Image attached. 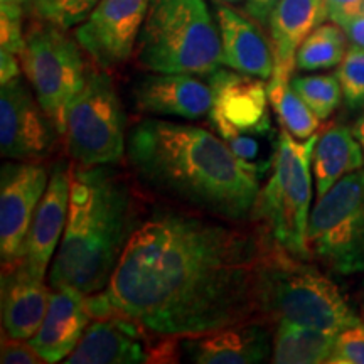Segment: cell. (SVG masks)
<instances>
[{
    "label": "cell",
    "mask_w": 364,
    "mask_h": 364,
    "mask_svg": "<svg viewBox=\"0 0 364 364\" xmlns=\"http://www.w3.org/2000/svg\"><path fill=\"white\" fill-rule=\"evenodd\" d=\"M19 56H16V54L9 53V51H4V49H0V81L4 83H7V81H11L14 78H17V76H21V63Z\"/></svg>",
    "instance_id": "34"
},
{
    "label": "cell",
    "mask_w": 364,
    "mask_h": 364,
    "mask_svg": "<svg viewBox=\"0 0 364 364\" xmlns=\"http://www.w3.org/2000/svg\"><path fill=\"white\" fill-rule=\"evenodd\" d=\"M265 236H262L258 268L260 314L268 318L289 321L314 329L339 334L361 322L339 287L316 267L295 260Z\"/></svg>",
    "instance_id": "4"
},
{
    "label": "cell",
    "mask_w": 364,
    "mask_h": 364,
    "mask_svg": "<svg viewBox=\"0 0 364 364\" xmlns=\"http://www.w3.org/2000/svg\"><path fill=\"white\" fill-rule=\"evenodd\" d=\"M364 152L354 130L332 125L317 139L312 154V172L317 198L324 196L336 182L354 171L363 169Z\"/></svg>",
    "instance_id": "22"
},
{
    "label": "cell",
    "mask_w": 364,
    "mask_h": 364,
    "mask_svg": "<svg viewBox=\"0 0 364 364\" xmlns=\"http://www.w3.org/2000/svg\"><path fill=\"white\" fill-rule=\"evenodd\" d=\"M135 51L152 73L209 76L223 65L220 26L204 0H150Z\"/></svg>",
    "instance_id": "5"
},
{
    "label": "cell",
    "mask_w": 364,
    "mask_h": 364,
    "mask_svg": "<svg viewBox=\"0 0 364 364\" xmlns=\"http://www.w3.org/2000/svg\"><path fill=\"white\" fill-rule=\"evenodd\" d=\"M262 238L164 208L139 228L103 290L113 311L164 338H193L260 314Z\"/></svg>",
    "instance_id": "1"
},
{
    "label": "cell",
    "mask_w": 364,
    "mask_h": 364,
    "mask_svg": "<svg viewBox=\"0 0 364 364\" xmlns=\"http://www.w3.org/2000/svg\"><path fill=\"white\" fill-rule=\"evenodd\" d=\"M33 91L21 76L0 90V152L11 161L48 157L59 135Z\"/></svg>",
    "instance_id": "11"
},
{
    "label": "cell",
    "mask_w": 364,
    "mask_h": 364,
    "mask_svg": "<svg viewBox=\"0 0 364 364\" xmlns=\"http://www.w3.org/2000/svg\"><path fill=\"white\" fill-rule=\"evenodd\" d=\"M91 318L88 295L73 287L53 289L43 324L29 343L44 363L65 361L83 338Z\"/></svg>",
    "instance_id": "18"
},
{
    "label": "cell",
    "mask_w": 364,
    "mask_h": 364,
    "mask_svg": "<svg viewBox=\"0 0 364 364\" xmlns=\"http://www.w3.org/2000/svg\"><path fill=\"white\" fill-rule=\"evenodd\" d=\"M2 364H39L44 359L33 348L29 341L22 339H2V354H0Z\"/></svg>",
    "instance_id": "30"
},
{
    "label": "cell",
    "mask_w": 364,
    "mask_h": 364,
    "mask_svg": "<svg viewBox=\"0 0 364 364\" xmlns=\"http://www.w3.org/2000/svg\"><path fill=\"white\" fill-rule=\"evenodd\" d=\"M326 7L329 21L341 26L354 17L363 16L364 0H326Z\"/></svg>",
    "instance_id": "32"
},
{
    "label": "cell",
    "mask_w": 364,
    "mask_h": 364,
    "mask_svg": "<svg viewBox=\"0 0 364 364\" xmlns=\"http://www.w3.org/2000/svg\"><path fill=\"white\" fill-rule=\"evenodd\" d=\"M49 174L36 161H12L0 176V255L2 263L24 258L34 213L48 188Z\"/></svg>",
    "instance_id": "13"
},
{
    "label": "cell",
    "mask_w": 364,
    "mask_h": 364,
    "mask_svg": "<svg viewBox=\"0 0 364 364\" xmlns=\"http://www.w3.org/2000/svg\"><path fill=\"white\" fill-rule=\"evenodd\" d=\"M309 248L339 275L364 272V169L336 182L312 208Z\"/></svg>",
    "instance_id": "8"
},
{
    "label": "cell",
    "mask_w": 364,
    "mask_h": 364,
    "mask_svg": "<svg viewBox=\"0 0 364 364\" xmlns=\"http://www.w3.org/2000/svg\"><path fill=\"white\" fill-rule=\"evenodd\" d=\"M216 21L221 34L223 65L243 75L270 80L275 70V56L272 43H268L257 24L225 6H218Z\"/></svg>",
    "instance_id": "21"
},
{
    "label": "cell",
    "mask_w": 364,
    "mask_h": 364,
    "mask_svg": "<svg viewBox=\"0 0 364 364\" xmlns=\"http://www.w3.org/2000/svg\"><path fill=\"white\" fill-rule=\"evenodd\" d=\"M66 29L41 21L31 26L21 53V65L36 98L51 118L59 135L66 134L68 108L86 83V71L78 41Z\"/></svg>",
    "instance_id": "7"
},
{
    "label": "cell",
    "mask_w": 364,
    "mask_h": 364,
    "mask_svg": "<svg viewBox=\"0 0 364 364\" xmlns=\"http://www.w3.org/2000/svg\"><path fill=\"white\" fill-rule=\"evenodd\" d=\"M363 314H364V295H363Z\"/></svg>",
    "instance_id": "39"
},
{
    "label": "cell",
    "mask_w": 364,
    "mask_h": 364,
    "mask_svg": "<svg viewBox=\"0 0 364 364\" xmlns=\"http://www.w3.org/2000/svg\"><path fill=\"white\" fill-rule=\"evenodd\" d=\"M268 100L272 108L279 115V120L284 129L292 134L295 139L307 140L318 129V118L309 105L299 97L292 88L290 81L268 80L267 85Z\"/></svg>",
    "instance_id": "25"
},
{
    "label": "cell",
    "mask_w": 364,
    "mask_h": 364,
    "mask_svg": "<svg viewBox=\"0 0 364 364\" xmlns=\"http://www.w3.org/2000/svg\"><path fill=\"white\" fill-rule=\"evenodd\" d=\"M318 136L297 142L292 134L280 130L272 161V174L258 191L252 220L265 236L294 257L311 255L307 240L312 201V154Z\"/></svg>",
    "instance_id": "6"
},
{
    "label": "cell",
    "mask_w": 364,
    "mask_h": 364,
    "mask_svg": "<svg viewBox=\"0 0 364 364\" xmlns=\"http://www.w3.org/2000/svg\"><path fill=\"white\" fill-rule=\"evenodd\" d=\"M127 157L149 188L216 218L245 220L272 164H247L199 127L145 118L127 134Z\"/></svg>",
    "instance_id": "2"
},
{
    "label": "cell",
    "mask_w": 364,
    "mask_h": 364,
    "mask_svg": "<svg viewBox=\"0 0 364 364\" xmlns=\"http://www.w3.org/2000/svg\"><path fill=\"white\" fill-rule=\"evenodd\" d=\"M66 147L78 166H113L127 156V122L115 86L90 71L66 117Z\"/></svg>",
    "instance_id": "9"
},
{
    "label": "cell",
    "mask_w": 364,
    "mask_h": 364,
    "mask_svg": "<svg viewBox=\"0 0 364 364\" xmlns=\"http://www.w3.org/2000/svg\"><path fill=\"white\" fill-rule=\"evenodd\" d=\"M280 0H247L245 12L260 26H268L273 9L277 7Z\"/></svg>",
    "instance_id": "33"
},
{
    "label": "cell",
    "mask_w": 364,
    "mask_h": 364,
    "mask_svg": "<svg viewBox=\"0 0 364 364\" xmlns=\"http://www.w3.org/2000/svg\"><path fill=\"white\" fill-rule=\"evenodd\" d=\"M24 44L26 34L22 33V17L0 14V48L21 56Z\"/></svg>",
    "instance_id": "31"
},
{
    "label": "cell",
    "mask_w": 364,
    "mask_h": 364,
    "mask_svg": "<svg viewBox=\"0 0 364 364\" xmlns=\"http://www.w3.org/2000/svg\"><path fill=\"white\" fill-rule=\"evenodd\" d=\"M327 17L326 0H280L273 9L268 29L275 56L273 81H290L299 46Z\"/></svg>",
    "instance_id": "20"
},
{
    "label": "cell",
    "mask_w": 364,
    "mask_h": 364,
    "mask_svg": "<svg viewBox=\"0 0 364 364\" xmlns=\"http://www.w3.org/2000/svg\"><path fill=\"white\" fill-rule=\"evenodd\" d=\"M33 0H0V14H7V16L22 17L24 9L29 6Z\"/></svg>",
    "instance_id": "36"
},
{
    "label": "cell",
    "mask_w": 364,
    "mask_h": 364,
    "mask_svg": "<svg viewBox=\"0 0 364 364\" xmlns=\"http://www.w3.org/2000/svg\"><path fill=\"white\" fill-rule=\"evenodd\" d=\"M70 196L71 169H68L65 162H59L49 174L48 188L34 213L22 258L31 273L43 280L48 268H51L54 255L65 235L70 213Z\"/></svg>",
    "instance_id": "14"
},
{
    "label": "cell",
    "mask_w": 364,
    "mask_h": 364,
    "mask_svg": "<svg viewBox=\"0 0 364 364\" xmlns=\"http://www.w3.org/2000/svg\"><path fill=\"white\" fill-rule=\"evenodd\" d=\"M144 327L130 317L113 312L95 318L83 338L63 363L68 364H140L152 361Z\"/></svg>",
    "instance_id": "17"
},
{
    "label": "cell",
    "mask_w": 364,
    "mask_h": 364,
    "mask_svg": "<svg viewBox=\"0 0 364 364\" xmlns=\"http://www.w3.org/2000/svg\"><path fill=\"white\" fill-rule=\"evenodd\" d=\"M354 135H356V139L359 140V144H361L364 152V115L359 118L356 127H354Z\"/></svg>",
    "instance_id": "37"
},
{
    "label": "cell",
    "mask_w": 364,
    "mask_h": 364,
    "mask_svg": "<svg viewBox=\"0 0 364 364\" xmlns=\"http://www.w3.org/2000/svg\"><path fill=\"white\" fill-rule=\"evenodd\" d=\"M51 292L24 260L4 263L2 327L11 339L29 341L43 324Z\"/></svg>",
    "instance_id": "19"
},
{
    "label": "cell",
    "mask_w": 364,
    "mask_h": 364,
    "mask_svg": "<svg viewBox=\"0 0 364 364\" xmlns=\"http://www.w3.org/2000/svg\"><path fill=\"white\" fill-rule=\"evenodd\" d=\"M134 103L136 110L147 115L194 122L211 112L213 90L194 75L156 73L136 81Z\"/></svg>",
    "instance_id": "16"
},
{
    "label": "cell",
    "mask_w": 364,
    "mask_h": 364,
    "mask_svg": "<svg viewBox=\"0 0 364 364\" xmlns=\"http://www.w3.org/2000/svg\"><path fill=\"white\" fill-rule=\"evenodd\" d=\"M290 85L321 120L329 118L343 102V88L336 75L294 76Z\"/></svg>",
    "instance_id": "26"
},
{
    "label": "cell",
    "mask_w": 364,
    "mask_h": 364,
    "mask_svg": "<svg viewBox=\"0 0 364 364\" xmlns=\"http://www.w3.org/2000/svg\"><path fill=\"white\" fill-rule=\"evenodd\" d=\"M100 0H33L31 9L41 21L51 22L61 29L80 26Z\"/></svg>",
    "instance_id": "27"
},
{
    "label": "cell",
    "mask_w": 364,
    "mask_h": 364,
    "mask_svg": "<svg viewBox=\"0 0 364 364\" xmlns=\"http://www.w3.org/2000/svg\"><path fill=\"white\" fill-rule=\"evenodd\" d=\"M331 364H364V322L348 327L336 336Z\"/></svg>",
    "instance_id": "29"
},
{
    "label": "cell",
    "mask_w": 364,
    "mask_h": 364,
    "mask_svg": "<svg viewBox=\"0 0 364 364\" xmlns=\"http://www.w3.org/2000/svg\"><path fill=\"white\" fill-rule=\"evenodd\" d=\"M209 86L213 90L209 118L225 142L240 135L270 134V100L262 78L220 68L209 75Z\"/></svg>",
    "instance_id": "12"
},
{
    "label": "cell",
    "mask_w": 364,
    "mask_h": 364,
    "mask_svg": "<svg viewBox=\"0 0 364 364\" xmlns=\"http://www.w3.org/2000/svg\"><path fill=\"white\" fill-rule=\"evenodd\" d=\"M149 6L150 0H100L76 26L75 38L102 70H117L136 48Z\"/></svg>",
    "instance_id": "10"
},
{
    "label": "cell",
    "mask_w": 364,
    "mask_h": 364,
    "mask_svg": "<svg viewBox=\"0 0 364 364\" xmlns=\"http://www.w3.org/2000/svg\"><path fill=\"white\" fill-rule=\"evenodd\" d=\"M136 228L139 204L124 176L112 166L71 167L66 230L48 273L51 289L103 292Z\"/></svg>",
    "instance_id": "3"
},
{
    "label": "cell",
    "mask_w": 364,
    "mask_h": 364,
    "mask_svg": "<svg viewBox=\"0 0 364 364\" xmlns=\"http://www.w3.org/2000/svg\"><path fill=\"white\" fill-rule=\"evenodd\" d=\"M341 27H343L346 36H348L349 43L364 49V14L363 16L354 17L351 21L344 22V24H341Z\"/></svg>",
    "instance_id": "35"
},
{
    "label": "cell",
    "mask_w": 364,
    "mask_h": 364,
    "mask_svg": "<svg viewBox=\"0 0 364 364\" xmlns=\"http://www.w3.org/2000/svg\"><path fill=\"white\" fill-rule=\"evenodd\" d=\"M336 76L343 88L346 105L353 110L364 108V49L351 46L338 66Z\"/></svg>",
    "instance_id": "28"
},
{
    "label": "cell",
    "mask_w": 364,
    "mask_h": 364,
    "mask_svg": "<svg viewBox=\"0 0 364 364\" xmlns=\"http://www.w3.org/2000/svg\"><path fill=\"white\" fill-rule=\"evenodd\" d=\"M223 2H230V4H236V2H241V0H223Z\"/></svg>",
    "instance_id": "38"
},
{
    "label": "cell",
    "mask_w": 364,
    "mask_h": 364,
    "mask_svg": "<svg viewBox=\"0 0 364 364\" xmlns=\"http://www.w3.org/2000/svg\"><path fill=\"white\" fill-rule=\"evenodd\" d=\"M338 334H331L300 326L295 322L279 321L272 346V363L275 364H321L329 363Z\"/></svg>",
    "instance_id": "23"
},
{
    "label": "cell",
    "mask_w": 364,
    "mask_h": 364,
    "mask_svg": "<svg viewBox=\"0 0 364 364\" xmlns=\"http://www.w3.org/2000/svg\"><path fill=\"white\" fill-rule=\"evenodd\" d=\"M348 53V36L338 24H321L299 46L295 68L300 71L339 66Z\"/></svg>",
    "instance_id": "24"
},
{
    "label": "cell",
    "mask_w": 364,
    "mask_h": 364,
    "mask_svg": "<svg viewBox=\"0 0 364 364\" xmlns=\"http://www.w3.org/2000/svg\"><path fill=\"white\" fill-rule=\"evenodd\" d=\"M272 346L270 327L258 318L181 341L184 356L196 364H258L272 358Z\"/></svg>",
    "instance_id": "15"
}]
</instances>
